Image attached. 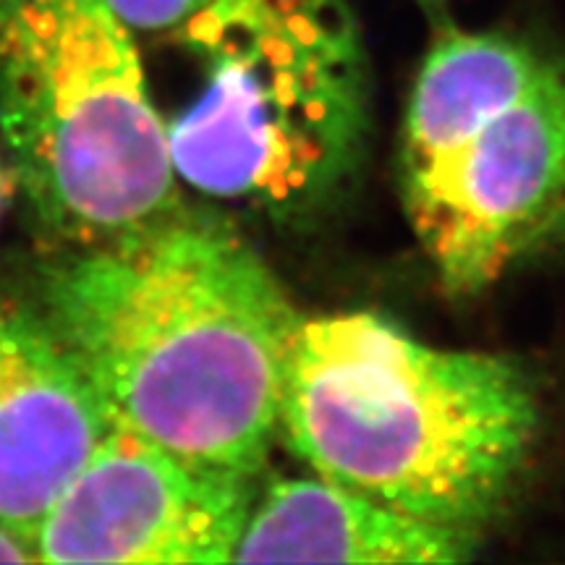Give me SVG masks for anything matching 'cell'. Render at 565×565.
<instances>
[{
  "label": "cell",
  "instance_id": "1",
  "mask_svg": "<svg viewBox=\"0 0 565 565\" xmlns=\"http://www.w3.org/2000/svg\"><path fill=\"white\" fill-rule=\"evenodd\" d=\"M32 309L113 422L189 463L263 475L303 317L231 221L181 204L63 249L42 265Z\"/></svg>",
  "mask_w": 565,
  "mask_h": 565
},
{
  "label": "cell",
  "instance_id": "2",
  "mask_svg": "<svg viewBox=\"0 0 565 565\" xmlns=\"http://www.w3.org/2000/svg\"><path fill=\"white\" fill-rule=\"evenodd\" d=\"M540 408L505 356L437 349L370 312L303 320L278 435L312 475L482 534L532 458Z\"/></svg>",
  "mask_w": 565,
  "mask_h": 565
},
{
  "label": "cell",
  "instance_id": "3",
  "mask_svg": "<svg viewBox=\"0 0 565 565\" xmlns=\"http://www.w3.org/2000/svg\"><path fill=\"white\" fill-rule=\"evenodd\" d=\"M207 66L168 126L189 186L275 221L324 207L370 137V61L351 0H210L181 26Z\"/></svg>",
  "mask_w": 565,
  "mask_h": 565
},
{
  "label": "cell",
  "instance_id": "4",
  "mask_svg": "<svg viewBox=\"0 0 565 565\" xmlns=\"http://www.w3.org/2000/svg\"><path fill=\"white\" fill-rule=\"evenodd\" d=\"M0 137L34 221L63 249L183 204L134 30L108 0H0Z\"/></svg>",
  "mask_w": 565,
  "mask_h": 565
},
{
  "label": "cell",
  "instance_id": "5",
  "mask_svg": "<svg viewBox=\"0 0 565 565\" xmlns=\"http://www.w3.org/2000/svg\"><path fill=\"white\" fill-rule=\"evenodd\" d=\"M401 200L445 291H484L565 200V63L401 175Z\"/></svg>",
  "mask_w": 565,
  "mask_h": 565
},
{
  "label": "cell",
  "instance_id": "6",
  "mask_svg": "<svg viewBox=\"0 0 565 565\" xmlns=\"http://www.w3.org/2000/svg\"><path fill=\"white\" fill-rule=\"evenodd\" d=\"M257 479L183 461L113 422L38 532L40 563H233Z\"/></svg>",
  "mask_w": 565,
  "mask_h": 565
},
{
  "label": "cell",
  "instance_id": "7",
  "mask_svg": "<svg viewBox=\"0 0 565 565\" xmlns=\"http://www.w3.org/2000/svg\"><path fill=\"white\" fill-rule=\"evenodd\" d=\"M110 414L34 309L0 303V524L34 542Z\"/></svg>",
  "mask_w": 565,
  "mask_h": 565
},
{
  "label": "cell",
  "instance_id": "8",
  "mask_svg": "<svg viewBox=\"0 0 565 565\" xmlns=\"http://www.w3.org/2000/svg\"><path fill=\"white\" fill-rule=\"evenodd\" d=\"M482 534L393 511L322 477L275 479L254 494L233 563H466Z\"/></svg>",
  "mask_w": 565,
  "mask_h": 565
},
{
  "label": "cell",
  "instance_id": "9",
  "mask_svg": "<svg viewBox=\"0 0 565 565\" xmlns=\"http://www.w3.org/2000/svg\"><path fill=\"white\" fill-rule=\"evenodd\" d=\"M553 58L505 32L443 26L424 55L401 137V175L437 158L540 82Z\"/></svg>",
  "mask_w": 565,
  "mask_h": 565
},
{
  "label": "cell",
  "instance_id": "10",
  "mask_svg": "<svg viewBox=\"0 0 565 565\" xmlns=\"http://www.w3.org/2000/svg\"><path fill=\"white\" fill-rule=\"evenodd\" d=\"M134 32H179L210 0H108Z\"/></svg>",
  "mask_w": 565,
  "mask_h": 565
},
{
  "label": "cell",
  "instance_id": "11",
  "mask_svg": "<svg viewBox=\"0 0 565 565\" xmlns=\"http://www.w3.org/2000/svg\"><path fill=\"white\" fill-rule=\"evenodd\" d=\"M565 244V200L557 204V207L550 212V215L532 231V236L526 238L524 249L521 254L529 252H542L553 249V246Z\"/></svg>",
  "mask_w": 565,
  "mask_h": 565
},
{
  "label": "cell",
  "instance_id": "12",
  "mask_svg": "<svg viewBox=\"0 0 565 565\" xmlns=\"http://www.w3.org/2000/svg\"><path fill=\"white\" fill-rule=\"evenodd\" d=\"M0 563H40L34 542L0 524Z\"/></svg>",
  "mask_w": 565,
  "mask_h": 565
},
{
  "label": "cell",
  "instance_id": "13",
  "mask_svg": "<svg viewBox=\"0 0 565 565\" xmlns=\"http://www.w3.org/2000/svg\"><path fill=\"white\" fill-rule=\"evenodd\" d=\"M3 196H6V171H3V162H0V212H3Z\"/></svg>",
  "mask_w": 565,
  "mask_h": 565
}]
</instances>
